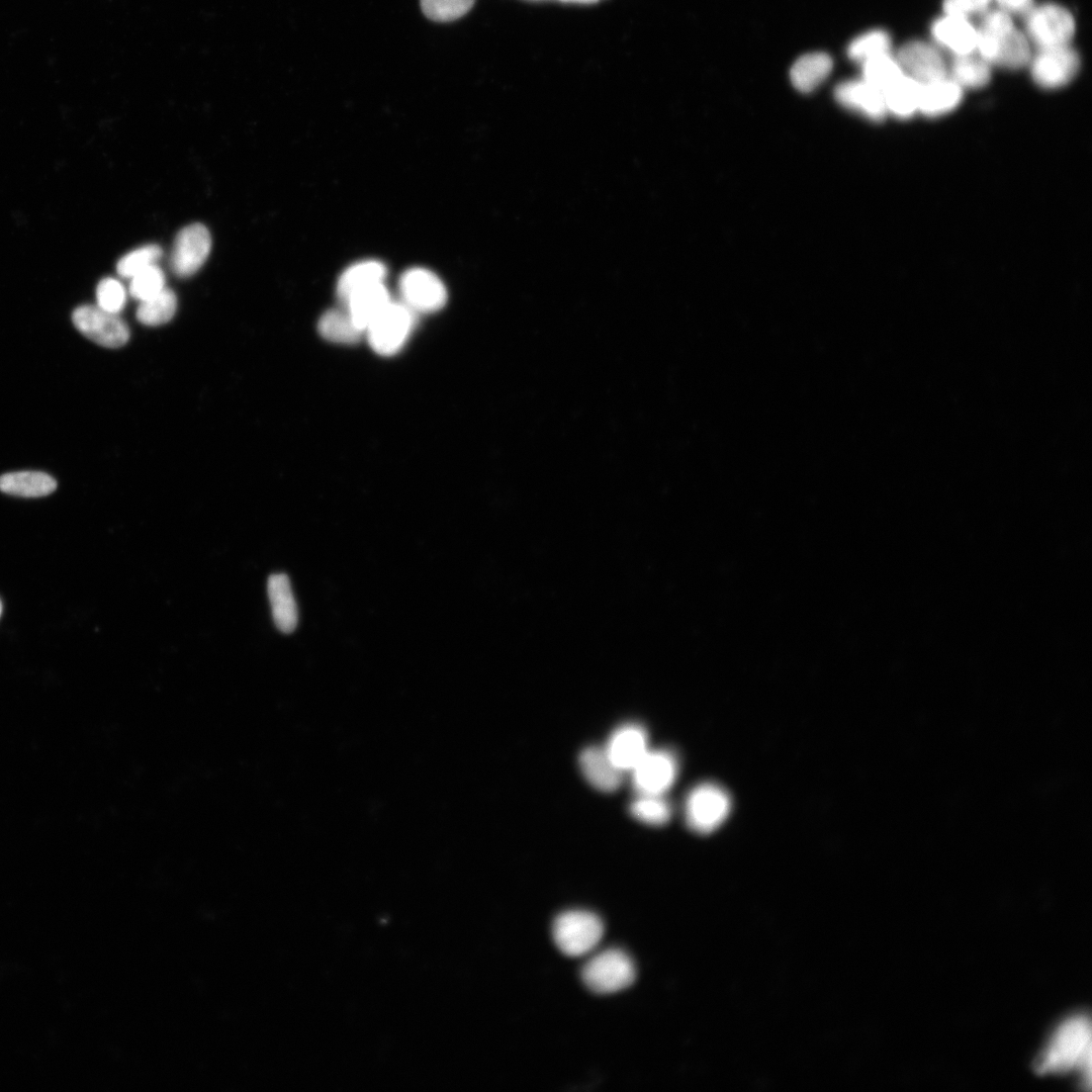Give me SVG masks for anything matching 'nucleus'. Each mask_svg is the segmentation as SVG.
Returning <instances> with one entry per match:
<instances>
[{"mask_svg":"<svg viewBox=\"0 0 1092 1092\" xmlns=\"http://www.w3.org/2000/svg\"><path fill=\"white\" fill-rule=\"evenodd\" d=\"M391 301L383 282L374 283L352 293L343 303L358 328L366 331L369 325Z\"/></svg>","mask_w":1092,"mask_h":1092,"instance_id":"19","label":"nucleus"},{"mask_svg":"<svg viewBox=\"0 0 1092 1092\" xmlns=\"http://www.w3.org/2000/svg\"><path fill=\"white\" fill-rule=\"evenodd\" d=\"M417 318L418 314L402 301L391 300L366 329L365 337L377 354L394 355L410 338Z\"/></svg>","mask_w":1092,"mask_h":1092,"instance_id":"5","label":"nucleus"},{"mask_svg":"<svg viewBox=\"0 0 1092 1092\" xmlns=\"http://www.w3.org/2000/svg\"><path fill=\"white\" fill-rule=\"evenodd\" d=\"M557 948L565 956L577 958L590 953L601 941L604 923L586 910H567L558 914L551 927Z\"/></svg>","mask_w":1092,"mask_h":1092,"instance_id":"3","label":"nucleus"},{"mask_svg":"<svg viewBox=\"0 0 1092 1092\" xmlns=\"http://www.w3.org/2000/svg\"><path fill=\"white\" fill-rule=\"evenodd\" d=\"M475 0H421L424 14L431 20L448 22L465 15Z\"/></svg>","mask_w":1092,"mask_h":1092,"instance_id":"32","label":"nucleus"},{"mask_svg":"<svg viewBox=\"0 0 1092 1092\" xmlns=\"http://www.w3.org/2000/svg\"><path fill=\"white\" fill-rule=\"evenodd\" d=\"M1 614H2V603H1V600H0V616H1Z\"/></svg>","mask_w":1092,"mask_h":1092,"instance_id":"38","label":"nucleus"},{"mask_svg":"<svg viewBox=\"0 0 1092 1092\" xmlns=\"http://www.w3.org/2000/svg\"><path fill=\"white\" fill-rule=\"evenodd\" d=\"M992 0H943V11L945 14H951L969 18L973 15L984 13L988 10Z\"/></svg>","mask_w":1092,"mask_h":1092,"instance_id":"35","label":"nucleus"},{"mask_svg":"<svg viewBox=\"0 0 1092 1092\" xmlns=\"http://www.w3.org/2000/svg\"><path fill=\"white\" fill-rule=\"evenodd\" d=\"M558 1L570 2V3H579V4H592V3L598 2L599 0H558Z\"/></svg>","mask_w":1092,"mask_h":1092,"instance_id":"37","label":"nucleus"},{"mask_svg":"<svg viewBox=\"0 0 1092 1092\" xmlns=\"http://www.w3.org/2000/svg\"><path fill=\"white\" fill-rule=\"evenodd\" d=\"M267 590L276 628L282 633L293 632L298 623V610L288 576L282 572L271 574Z\"/></svg>","mask_w":1092,"mask_h":1092,"instance_id":"17","label":"nucleus"},{"mask_svg":"<svg viewBox=\"0 0 1092 1092\" xmlns=\"http://www.w3.org/2000/svg\"><path fill=\"white\" fill-rule=\"evenodd\" d=\"M862 80L882 92L904 75L895 56L890 53L876 56L861 64Z\"/></svg>","mask_w":1092,"mask_h":1092,"instance_id":"28","label":"nucleus"},{"mask_svg":"<svg viewBox=\"0 0 1092 1092\" xmlns=\"http://www.w3.org/2000/svg\"><path fill=\"white\" fill-rule=\"evenodd\" d=\"M177 309V297L173 290L165 287L156 295L140 301L136 318L146 326H160L168 323Z\"/></svg>","mask_w":1092,"mask_h":1092,"instance_id":"27","label":"nucleus"},{"mask_svg":"<svg viewBox=\"0 0 1092 1092\" xmlns=\"http://www.w3.org/2000/svg\"><path fill=\"white\" fill-rule=\"evenodd\" d=\"M162 256V249L155 244L136 248L122 256L117 264L116 271L122 278L130 279L146 268L155 265Z\"/></svg>","mask_w":1092,"mask_h":1092,"instance_id":"31","label":"nucleus"},{"mask_svg":"<svg viewBox=\"0 0 1092 1092\" xmlns=\"http://www.w3.org/2000/svg\"><path fill=\"white\" fill-rule=\"evenodd\" d=\"M947 76L963 90L980 89L990 82L992 65L977 53L958 56L947 66Z\"/></svg>","mask_w":1092,"mask_h":1092,"instance_id":"25","label":"nucleus"},{"mask_svg":"<svg viewBox=\"0 0 1092 1092\" xmlns=\"http://www.w3.org/2000/svg\"><path fill=\"white\" fill-rule=\"evenodd\" d=\"M317 331L325 340L345 345L356 344L365 336L345 307L327 310L318 320Z\"/></svg>","mask_w":1092,"mask_h":1092,"instance_id":"26","label":"nucleus"},{"mask_svg":"<svg viewBox=\"0 0 1092 1092\" xmlns=\"http://www.w3.org/2000/svg\"><path fill=\"white\" fill-rule=\"evenodd\" d=\"M964 90L948 76L921 85L918 113L939 117L953 111L962 102Z\"/></svg>","mask_w":1092,"mask_h":1092,"instance_id":"18","label":"nucleus"},{"mask_svg":"<svg viewBox=\"0 0 1092 1092\" xmlns=\"http://www.w3.org/2000/svg\"><path fill=\"white\" fill-rule=\"evenodd\" d=\"M895 58L904 74L921 85L947 77V65L934 43L918 39L907 41Z\"/></svg>","mask_w":1092,"mask_h":1092,"instance_id":"11","label":"nucleus"},{"mask_svg":"<svg viewBox=\"0 0 1092 1092\" xmlns=\"http://www.w3.org/2000/svg\"><path fill=\"white\" fill-rule=\"evenodd\" d=\"M731 807L727 792L715 784H702L694 788L685 806L689 827L698 833H709L726 819Z\"/></svg>","mask_w":1092,"mask_h":1092,"instance_id":"6","label":"nucleus"},{"mask_svg":"<svg viewBox=\"0 0 1092 1092\" xmlns=\"http://www.w3.org/2000/svg\"><path fill=\"white\" fill-rule=\"evenodd\" d=\"M921 84L907 75L901 76L883 91L888 114L908 119L918 113Z\"/></svg>","mask_w":1092,"mask_h":1092,"instance_id":"23","label":"nucleus"},{"mask_svg":"<svg viewBox=\"0 0 1092 1092\" xmlns=\"http://www.w3.org/2000/svg\"><path fill=\"white\" fill-rule=\"evenodd\" d=\"M96 300L100 308L119 314L126 302V291L117 279L106 277L97 285Z\"/></svg>","mask_w":1092,"mask_h":1092,"instance_id":"34","label":"nucleus"},{"mask_svg":"<svg viewBox=\"0 0 1092 1092\" xmlns=\"http://www.w3.org/2000/svg\"><path fill=\"white\" fill-rule=\"evenodd\" d=\"M834 96L839 104L871 120L881 121L888 114L883 92L862 79L840 83Z\"/></svg>","mask_w":1092,"mask_h":1092,"instance_id":"15","label":"nucleus"},{"mask_svg":"<svg viewBox=\"0 0 1092 1092\" xmlns=\"http://www.w3.org/2000/svg\"><path fill=\"white\" fill-rule=\"evenodd\" d=\"M165 281L164 272L155 264L130 278L128 291L131 297L143 301L162 291Z\"/></svg>","mask_w":1092,"mask_h":1092,"instance_id":"33","label":"nucleus"},{"mask_svg":"<svg viewBox=\"0 0 1092 1092\" xmlns=\"http://www.w3.org/2000/svg\"><path fill=\"white\" fill-rule=\"evenodd\" d=\"M930 31L935 44L953 57L976 53L978 31L969 18L944 13Z\"/></svg>","mask_w":1092,"mask_h":1092,"instance_id":"14","label":"nucleus"},{"mask_svg":"<svg viewBox=\"0 0 1092 1092\" xmlns=\"http://www.w3.org/2000/svg\"><path fill=\"white\" fill-rule=\"evenodd\" d=\"M1080 65V57L1070 44L1039 49L1028 64L1034 83L1048 90L1068 85L1076 77Z\"/></svg>","mask_w":1092,"mask_h":1092,"instance_id":"7","label":"nucleus"},{"mask_svg":"<svg viewBox=\"0 0 1092 1092\" xmlns=\"http://www.w3.org/2000/svg\"><path fill=\"white\" fill-rule=\"evenodd\" d=\"M891 36L882 29H874L855 37L848 46L847 55L855 62L863 63L876 56L890 53Z\"/></svg>","mask_w":1092,"mask_h":1092,"instance_id":"30","label":"nucleus"},{"mask_svg":"<svg viewBox=\"0 0 1092 1092\" xmlns=\"http://www.w3.org/2000/svg\"><path fill=\"white\" fill-rule=\"evenodd\" d=\"M398 288L400 301L417 314L438 311L448 298L443 281L434 272L423 267L405 270L399 278Z\"/></svg>","mask_w":1092,"mask_h":1092,"instance_id":"8","label":"nucleus"},{"mask_svg":"<svg viewBox=\"0 0 1092 1092\" xmlns=\"http://www.w3.org/2000/svg\"><path fill=\"white\" fill-rule=\"evenodd\" d=\"M832 66L830 56L825 53L806 54L800 57L792 66L790 71L792 84L797 90L809 93L829 76Z\"/></svg>","mask_w":1092,"mask_h":1092,"instance_id":"21","label":"nucleus"},{"mask_svg":"<svg viewBox=\"0 0 1092 1092\" xmlns=\"http://www.w3.org/2000/svg\"><path fill=\"white\" fill-rule=\"evenodd\" d=\"M211 249V238L202 223L183 228L175 238L170 258L173 272L180 277L196 273L206 261Z\"/></svg>","mask_w":1092,"mask_h":1092,"instance_id":"12","label":"nucleus"},{"mask_svg":"<svg viewBox=\"0 0 1092 1092\" xmlns=\"http://www.w3.org/2000/svg\"><path fill=\"white\" fill-rule=\"evenodd\" d=\"M1091 1027L1089 1020L1076 1016L1064 1022L1035 1062L1037 1073H1063L1082 1069L1090 1073Z\"/></svg>","mask_w":1092,"mask_h":1092,"instance_id":"1","label":"nucleus"},{"mask_svg":"<svg viewBox=\"0 0 1092 1092\" xmlns=\"http://www.w3.org/2000/svg\"><path fill=\"white\" fill-rule=\"evenodd\" d=\"M57 481L41 471H16L0 476V490L21 497H40L52 493Z\"/></svg>","mask_w":1092,"mask_h":1092,"instance_id":"22","label":"nucleus"},{"mask_svg":"<svg viewBox=\"0 0 1092 1092\" xmlns=\"http://www.w3.org/2000/svg\"><path fill=\"white\" fill-rule=\"evenodd\" d=\"M387 270L377 260H365L349 266L339 277L337 295L342 303L355 291L368 285L383 282Z\"/></svg>","mask_w":1092,"mask_h":1092,"instance_id":"24","label":"nucleus"},{"mask_svg":"<svg viewBox=\"0 0 1092 1092\" xmlns=\"http://www.w3.org/2000/svg\"><path fill=\"white\" fill-rule=\"evenodd\" d=\"M1023 16L1024 33L1037 50L1068 46L1074 37V16L1058 3L1033 5Z\"/></svg>","mask_w":1092,"mask_h":1092,"instance_id":"4","label":"nucleus"},{"mask_svg":"<svg viewBox=\"0 0 1092 1092\" xmlns=\"http://www.w3.org/2000/svg\"><path fill=\"white\" fill-rule=\"evenodd\" d=\"M604 749L621 771L630 772L649 749L647 732L639 724H624L611 734Z\"/></svg>","mask_w":1092,"mask_h":1092,"instance_id":"13","label":"nucleus"},{"mask_svg":"<svg viewBox=\"0 0 1092 1092\" xmlns=\"http://www.w3.org/2000/svg\"><path fill=\"white\" fill-rule=\"evenodd\" d=\"M578 763L584 779L601 792H615L623 783L624 772L612 762L604 747L584 748L579 754Z\"/></svg>","mask_w":1092,"mask_h":1092,"instance_id":"16","label":"nucleus"},{"mask_svg":"<svg viewBox=\"0 0 1092 1092\" xmlns=\"http://www.w3.org/2000/svg\"><path fill=\"white\" fill-rule=\"evenodd\" d=\"M984 33L990 35L994 41L992 66L1008 70H1018L1028 66L1032 57L1031 44L1023 31L1013 27L1001 34Z\"/></svg>","mask_w":1092,"mask_h":1092,"instance_id":"20","label":"nucleus"},{"mask_svg":"<svg viewBox=\"0 0 1092 1092\" xmlns=\"http://www.w3.org/2000/svg\"><path fill=\"white\" fill-rule=\"evenodd\" d=\"M72 321L82 335L105 348H119L129 338L125 322L118 314L108 312L98 305L84 304L76 307Z\"/></svg>","mask_w":1092,"mask_h":1092,"instance_id":"9","label":"nucleus"},{"mask_svg":"<svg viewBox=\"0 0 1092 1092\" xmlns=\"http://www.w3.org/2000/svg\"><path fill=\"white\" fill-rule=\"evenodd\" d=\"M631 815L648 825H663L671 817V806L663 795L637 794L629 806Z\"/></svg>","mask_w":1092,"mask_h":1092,"instance_id":"29","label":"nucleus"},{"mask_svg":"<svg viewBox=\"0 0 1092 1092\" xmlns=\"http://www.w3.org/2000/svg\"><path fill=\"white\" fill-rule=\"evenodd\" d=\"M677 760L668 750L648 751L630 771L637 794L663 795L677 776Z\"/></svg>","mask_w":1092,"mask_h":1092,"instance_id":"10","label":"nucleus"},{"mask_svg":"<svg viewBox=\"0 0 1092 1092\" xmlns=\"http://www.w3.org/2000/svg\"><path fill=\"white\" fill-rule=\"evenodd\" d=\"M580 976L592 992L612 994L632 985L636 968L627 952L611 947L592 954L582 966Z\"/></svg>","mask_w":1092,"mask_h":1092,"instance_id":"2","label":"nucleus"},{"mask_svg":"<svg viewBox=\"0 0 1092 1092\" xmlns=\"http://www.w3.org/2000/svg\"><path fill=\"white\" fill-rule=\"evenodd\" d=\"M998 4V8L1006 11L1010 15L1021 14L1024 15L1034 4L1033 0H995Z\"/></svg>","mask_w":1092,"mask_h":1092,"instance_id":"36","label":"nucleus"}]
</instances>
